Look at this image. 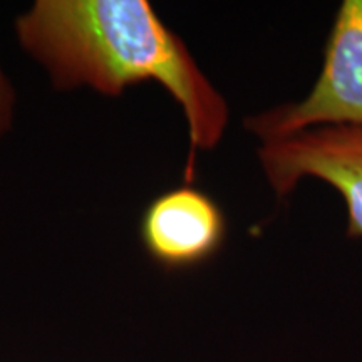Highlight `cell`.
Listing matches in <instances>:
<instances>
[{
  "instance_id": "1",
  "label": "cell",
  "mask_w": 362,
  "mask_h": 362,
  "mask_svg": "<svg viewBox=\"0 0 362 362\" xmlns=\"http://www.w3.org/2000/svg\"><path fill=\"white\" fill-rule=\"evenodd\" d=\"M16 34L56 89L116 98L144 81L161 84L187 119V183L194 153L215 149L228 129L223 94L148 0H37L17 17Z\"/></svg>"
},
{
  "instance_id": "2",
  "label": "cell",
  "mask_w": 362,
  "mask_h": 362,
  "mask_svg": "<svg viewBox=\"0 0 362 362\" xmlns=\"http://www.w3.org/2000/svg\"><path fill=\"white\" fill-rule=\"evenodd\" d=\"M327 124L362 126V0H344L339 7L310 93L247 117V129L259 141Z\"/></svg>"
},
{
  "instance_id": "3",
  "label": "cell",
  "mask_w": 362,
  "mask_h": 362,
  "mask_svg": "<svg viewBox=\"0 0 362 362\" xmlns=\"http://www.w3.org/2000/svg\"><path fill=\"white\" fill-rule=\"evenodd\" d=\"M267 185L279 198L296 192L304 180H317L341 194L347 235L362 238V126H315L257 148Z\"/></svg>"
},
{
  "instance_id": "4",
  "label": "cell",
  "mask_w": 362,
  "mask_h": 362,
  "mask_svg": "<svg viewBox=\"0 0 362 362\" xmlns=\"http://www.w3.org/2000/svg\"><path fill=\"white\" fill-rule=\"evenodd\" d=\"M226 232L225 216L214 198L183 185L156 197L139 223L144 250L166 269H185L214 257Z\"/></svg>"
},
{
  "instance_id": "5",
  "label": "cell",
  "mask_w": 362,
  "mask_h": 362,
  "mask_svg": "<svg viewBox=\"0 0 362 362\" xmlns=\"http://www.w3.org/2000/svg\"><path fill=\"white\" fill-rule=\"evenodd\" d=\"M13 107H16V93L13 86L0 67V138L12 128Z\"/></svg>"
}]
</instances>
